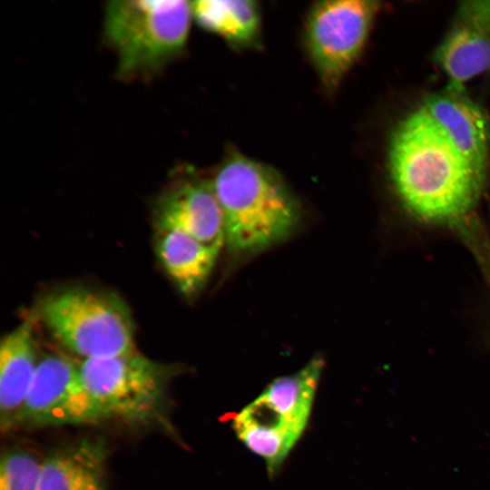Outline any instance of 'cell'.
<instances>
[{"instance_id":"cell-15","label":"cell","mask_w":490,"mask_h":490,"mask_svg":"<svg viewBox=\"0 0 490 490\" xmlns=\"http://www.w3.org/2000/svg\"><path fill=\"white\" fill-rule=\"evenodd\" d=\"M324 366L323 358L316 356L299 371L275 378L259 397L286 422L303 432Z\"/></svg>"},{"instance_id":"cell-7","label":"cell","mask_w":490,"mask_h":490,"mask_svg":"<svg viewBox=\"0 0 490 490\" xmlns=\"http://www.w3.org/2000/svg\"><path fill=\"white\" fill-rule=\"evenodd\" d=\"M434 58L452 85L490 70V0L459 4Z\"/></svg>"},{"instance_id":"cell-1","label":"cell","mask_w":490,"mask_h":490,"mask_svg":"<svg viewBox=\"0 0 490 490\" xmlns=\"http://www.w3.org/2000/svg\"><path fill=\"white\" fill-rule=\"evenodd\" d=\"M395 189L429 222L460 223L475 204L485 170L466 158L419 107L395 131L388 151Z\"/></svg>"},{"instance_id":"cell-2","label":"cell","mask_w":490,"mask_h":490,"mask_svg":"<svg viewBox=\"0 0 490 490\" xmlns=\"http://www.w3.org/2000/svg\"><path fill=\"white\" fill-rule=\"evenodd\" d=\"M211 183L223 215L225 246L233 254L262 251L288 238L299 223L297 199L263 163L231 154Z\"/></svg>"},{"instance_id":"cell-4","label":"cell","mask_w":490,"mask_h":490,"mask_svg":"<svg viewBox=\"0 0 490 490\" xmlns=\"http://www.w3.org/2000/svg\"><path fill=\"white\" fill-rule=\"evenodd\" d=\"M177 370L136 349L79 361L80 381L98 421L117 418L136 425L162 421L168 387Z\"/></svg>"},{"instance_id":"cell-6","label":"cell","mask_w":490,"mask_h":490,"mask_svg":"<svg viewBox=\"0 0 490 490\" xmlns=\"http://www.w3.org/2000/svg\"><path fill=\"white\" fill-rule=\"evenodd\" d=\"M378 9L370 0H328L311 8L306 43L327 88L338 87L361 54Z\"/></svg>"},{"instance_id":"cell-14","label":"cell","mask_w":490,"mask_h":490,"mask_svg":"<svg viewBox=\"0 0 490 490\" xmlns=\"http://www.w3.org/2000/svg\"><path fill=\"white\" fill-rule=\"evenodd\" d=\"M232 427L250 450L271 461L284 460L302 435L259 397L233 416Z\"/></svg>"},{"instance_id":"cell-11","label":"cell","mask_w":490,"mask_h":490,"mask_svg":"<svg viewBox=\"0 0 490 490\" xmlns=\"http://www.w3.org/2000/svg\"><path fill=\"white\" fill-rule=\"evenodd\" d=\"M35 319L21 322L1 340L0 421L2 430L14 427L24 402L37 364Z\"/></svg>"},{"instance_id":"cell-17","label":"cell","mask_w":490,"mask_h":490,"mask_svg":"<svg viewBox=\"0 0 490 490\" xmlns=\"http://www.w3.org/2000/svg\"><path fill=\"white\" fill-rule=\"evenodd\" d=\"M42 463L28 451L10 449L2 454L0 490H37Z\"/></svg>"},{"instance_id":"cell-9","label":"cell","mask_w":490,"mask_h":490,"mask_svg":"<svg viewBox=\"0 0 490 490\" xmlns=\"http://www.w3.org/2000/svg\"><path fill=\"white\" fill-rule=\"evenodd\" d=\"M420 108L470 162L485 170L490 149V122L464 86L449 84L428 96Z\"/></svg>"},{"instance_id":"cell-12","label":"cell","mask_w":490,"mask_h":490,"mask_svg":"<svg viewBox=\"0 0 490 490\" xmlns=\"http://www.w3.org/2000/svg\"><path fill=\"white\" fill-rule=\"evenodd\" d=\"M107 456L103 437L61 447L43 461L37 490H108Z\"/></svg>"},{"instance_id":"cell-16","label":"cell","mask_w":490,"mask_h":490,"mask_svg":"<svg viewBox=\"0 0 490 490\" xmlns=\"http://www.w3.org/2000/svg\"><path fill=\"white\" fill-rule=\"evenodd\" d=\"M191 5L192 15L203 29L233 45L250 44L259 35L260 14L254 1L201 0Z\"/></svg>"},{"instance_id":"cell-8","label":"cell","mask_w":490,"mask_h":490,"mask_svg":"<svg viewBox=\"0 0 490 490\" xmlns=\"http://www.w3.org/2000/svg\"><path fill=\"white\" fill-rule=\"evenodd\" d=\"M156 226L180 230L220 252L225 246L223 215L211 181L174 182L157 202Z\"/></svg>"},{"instance_id":"cell-13","label":"cell","mask_w":490,"mask_h":490,"mask_svg":"<svg viewBox=\"0 0 490 490\" xmlns=\"http://www.w3.org/2000/svg\"><path fill=\"white\" fill-rule=\"evenodd\" d=\"M157 227L155 250L166 273L187 297L207 283L220 251L177 230Z\"/></svg>"},{"instance_id":"cell-3","label":"cell","mask_w":490,"mask_h":490,"mask_svg":"<svg viewBox=\"0 0 490 490\" xmlns=\"http://www.w3.org/2000/svg\"><path fill=\"white\" fill-rule=\"evenodd\" d=\"M37 318L56 341L82 360L135 350L130 310L110 292L80 286L56 290L43 299Z\"/></svg>"},{"instance_id":"cell-18","label":"cell","mask_w":490,"mask_h":490,"mask_svg":"<svg viewBox=\"0 0 490 490\" xmlns=\"http://www.w3.org/2000/svg\"><path fill=\"white\" fill-rule=\"evenodd\" d=\"M459 226L466 235L469 246L472 247L490 285V235L471 222L465 221Z\"/></svg>"},{"instance_id":"cell-10","label":"cell","mask_w":490,"mask_h":490,"mask_svg":"<svg viewBox=\"0 0 490 490\" xmlns=\"http://www.w3.org/2000/svg\"><path fill=\"white\" fill-rule=\"evenodd\" d=\"M81 387L79 361L60 353L39 359L15 426L56 425L67 400Z\"/></svg>"},{"instance_id":"cell-5","label":"cell","mask_w":490,"mask_h":490,"mask_svg":"<svg viewBox=\"0 0 490 490\" xmlns=\"http://www.w3.org/2000/svg\"><path fill=\"white\" fill-rule=\"evenodd\" d=\"M192 15L184 0L110 1L104 32L118 55V74L152 70L186 44Z\"/></svg>"}]
</instances>
